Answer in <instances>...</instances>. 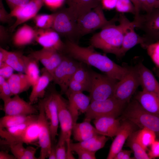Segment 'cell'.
Instances as JSON below:
<instances>
[{
	"mask_svg": "<svg viewBox=\"0 0 159 159\" xmlns=\"http://www.w3.org/2000/svg\"><path fill=\"white\" fill-rule=\"evenodd\" d=\"M64 43L63 54L79 62L93 67L118 81L128 71L129 67L117 64L106 55L96 51L90 45L82 47L67 39Z\"/></svg>",
	"mask_w": 159,
	"mask_h": 159,
	"instance_id": "obj_1",
	"label": "cell"
},
{
	"mask_svg": "<svg viewBox=\"0 0 159 159\" xmlns=\"http://www.w3.org/2000/svg\"><path fill=\"white\" fill-rule=\"evenodd\" d=\"M119 24H110L94 34L90 40V45L106 53L117 57L122 46L126 27L130 21L122 13L118 18Z\"/></svg>",
	"mask_w": 159,
	"mask_h": 159,
	"instance_id": "obj_2",
	"label": "cell"
},
{
	"mask_svg": "<svg viewBox=\"0 0 159 159\" xmlns=\"http://www.w3.org/2000/svg\"><path fill=\"white\" fill-rule=\"evenodd\" d=\"M101 4L84 14L77 20L78 39L96 30L101 29L107 25L118 21L115 16L110 20L106 19Z\"/></svg>",
	"mask_w": 159,
	"mask_h": 159,
	"instance_id": "obj_3",
	"label": "cell"
},
{
	"mask_svg": "<svg viewBox=\"0 0 159 159\" xmlns=\"http://www.w3.org/2000/svg\"><path fill=\"white\" fill-rule=\"evenodd\" d=\"M124 116L127 120L142 129H148L159 134V116L146 111L136 100L129 105Z\"/></svg>",
	"mask_w": 159,
	"mask_h": 159,
	"instance_id": "obj_4",
	"label": "cell"
},
{
	"mask_svg": "<svg viewBox=\"0 0 159 159\" xmlns=\"http://www.w3.org/2000/svg\"><path fill=\"white\" fill-rule=\"evenodd\" d=\"M52 29L60 36L77 43L78 37L77 20L68 7L56 11Z\"/></svg>",
	"mask_w": 159,
	"mask_h": 159,
	"instance_id": "obj_5",
	"label": "cell"
},
{
	"mask_svg": "<svg viewBox=\"0 0 159 159\" xmlns=\"http://www.w3.org/2000/svg\"><path fill=\"white\" fill-rule=\"evenodd\" d=\"M91 83L89 97L91 102L102 101L113 97L118 81L105 74L90 71Z\"/></svg>",
	"mask_w": 159,
	"mask_h": 159,
	"instance_id": "obj_6",
	"label": "cell"
},
{
	"mask_svg": "<svg viewBox=\"0 0 159 159\" xmlns=\"http://www.w3.org/2000/svg\"><path fill=\"white\" fill-rule=\"evenodd\" d=\"M125 104L113 97L104 100L91 101L85 113L84 120L90 122L104 116L117 117Z\"/></svg>",
	"mask_w": 159,
	"mask_h": 159,
	"instance_id": "obj_7",
	"label": "cell"
},
{
	"mask_svg": "<svg viewBox=\"0 0 159 159\" xmlns=\"http://www.w3.org/2000/svg\"><path fill=\"white\" fill-rule=\"evenodd\" d=\"M135 28L144 33L143 37L148 45L159 41V8H155L145 14H140L133 21Z\"/></svg>",
	"mask_w": 159,
	"mask_h": 159,
	"instance_id": "obj_8",
	"label": "cell"
},
{
	"mask_svg": "<svg viewBox=\"0 0 159 159\" xmlns=\"http://www.w3.org/2000/svg\"><path fill=\"white\" fill-rule=\"evenodd\" d=\"M58 112L59 122L61 128L59 138L65 141L67 146V159L75 158L70 149L71 137L73 126L72 118L67 104L61 95L54 92Z\"/></svg>",
	"mask_w": 159,
	"mask_h": 159,
	"instance_id": "obj_9",
	"label": "cell"
},
{
	"mask_svg": "<svg viewBox=\"0 0 159 159\" xmlns=\"http://www.w3.org/2000/svg\"><path fill=\"white\" fill-rule=\"evenodd\" d=\"M140 86L139 75L135 66L129 67L126 75L117 82L113 97L126 104L130 100L138 87Z\"/></svg>",
	"mask_w": 159,
	"mask_h": 159,
	"instance_id": "obj_10",
	"label": "cell"
},
{
	"mask_svg": "<svg viewBox=\"0 0 159 159\" xmlns=\"http://www.w3.org/2000/svg\"><path fill=\"white\" fill-rule=\"evenodd\" d=\"M38 122L39 127L38 142L40 147V159L48 158L51 151L52 140L49 122L46 116L42 100L39 104Z\"/></svg>",
	"mask_w": 159,
	"mask_h": 159,
	"instance_id": "obj_11",
	"label": "cell"
},
{
	"mask_svg": "<svg viewBox=\"0 0 159 159\" xmlns=\"http://www.w3.org/2000/svg\"><path fill=\"white\" fill-rule=\"evenodd\" d=\"M43 0H32L28 4L11 11V15L16 20L9 29L12 32L19 25L34 18L44 4Z\"/></svg>",
	"mask_w": 159,
	"mask_h": 159,
	"instance_id": "obj_12",
	"label": "cell"
},
{
	"mask_svg": "<svg viewBox=\"0 0 159 159\" xmlns=\"http://www.w3.org/2000/svg\"><path fill=\"white\" fill-rule=\"evenodd\" d=\"M35 40L43 48L56 50L62 53L65 43L60 36L52 28L36 29Z\"/></svg>",
	"mask_w": 159,
	"mask_h": 159,
	"instance_id": "obj_13",
	"label": "cell"
},
{
	"mask_svg": "<svg viewBox=\"0 0 159 159\" xmlns=\"http://www.w3.org/2000/svg\"><path fill=\"white\" fill-rule=\"evenodd\" d=\"M14 96L4 102L3 111L5 115H30L37 112L32 104L27 102L19 95Z\"/></svg>",
	"mask_w": 159,
	"mask_h": 159,
	"instance_id": "obj_14",
	"label": "cell"
},
{
	"mask_svg": "<svg viewBox=\"0 0 159 159\" xmlns=\"http://www.w3.org/2000/svg\"><path fill=\"white\" fill-rule=\"evenodd\" d=\"M29 55L40 62L52 75L63 59L62 53L55 50L43 48L40 50L32 52Z\"/></svg>",
	"mask_w": 159,
	"mask_h": 159,
	"instance_id": "obj_15",
	"label": "cell"
},
{
	"mask_svg": "<svg viewBox=\"0 0 159 159\" xmlns=\"http://www.w3.org/2000/svg\"><path fill=\"white\" fill-rule=\"evenodd\" d=\"M45 115L49 122L51 139H55L59 124L57 105L54 93L42 100Z\"/></svg>",
	"mask_w": 159,
	"mask_h": 159,
	"instance_id": "obj_16",
	"label": "cell"
},
{
	"mask_svg": "<svg viewBox=\"0 0 159 159\" xmlns=\"http://www.w3.org/2000/svg\"><path fill=\"white\" fill-rule=\"evenodd\" d=\"M69 100L68 107L72 115L73 125L77 123L79 116L85 113L91 102L90 98L83 92L71 93L66 95Z\"/></svg>",
	"mask_w": 159,
	"mask_h": 159,
	"instance_id": "obj_17",
	"label": "cell"
},
{
	"mask_svg": "<svg viewBox=\"0 0 159 159\" xmlns=\"http://www.w3.org/2000/svg\"><path fill=\"white\" fill-rule=\"evenodd\" d=\"M135 28L133 21H130L125 29L122 46L117 57H122L129 50L138 44H140L143 48H146L147 44L145 38L136 32Z\"/></svg>",
	"mask_w": 159,
	"mask_h": 159,
	"instance_id": "obj_18",
	"label": "cell"
},
{
	"mask_svg": "<svg viewBox=\"0 0 159 159\" xmlns=\"http://www.w3.org/2000/svg\"><path fill=\"white\" fill-rule=\"evenodd\" d=\"M134 125L127 120L121 123L119 130L111 144L107 159H114L117 153L122 149L126 140L134 132Z\"/></svg>",
	"mask_w": 159,
	"mask_h": 159,
	"instance_id": "obj_19",
	"label": "cell"
},
{
	"mask_svg": "<svg viewBox=\"0 0 159 159\" xmlns=\"http://www.w3.org/2000/svg\"><path fill=\"white\" fill-rule=\"evenodd\" d=\"M138 72L142 90L159 97V82L149 69L141 62L135 66Z\"/></svg>",
	"mask_w": 159,
	"mask_h": 159,
	"instance_id": "obj_20",
	"label": "cell"
},
{
	"mask_svg": "<svg viewBox=\"0 0 159 159\" xmlns=\"http://www.w3.org/2000/svg\"><path fill=\"white\" fill-rule=\"evenodd\" d=\"M93 123L100 135L110 137L115 136L121 125L119 119L112 116L97 117L94 119Z\"/></svg>",
	"mask_w": 159,
	"mask_h": 159,
	"instance_id": "obj_21",
	"label": "cell"
},
{
	"mask_svg": "<svg viewBox=\"0 0 159 159\" xmlns=\"http://www.w3.org/2000/svg\"><path fill=\"white\" fill-rule=\"evenodd\" d=\"M38 118L11 127L0 128V135L3 139L2 141L3 144L9 145L12 144L21 143L22 138L27 128L32 122L37 120Z\"/></svg>",
	"mask_w": 159,
	"mask_h": 159,
	"instance_id": "obj_22",
	"label": "cell"
},
{
	"mask_svg": "<svg viewBox=\"0 0 159 159\" xmlns=\"http://www.w3.org/2000/svg\"><path fill=\"white\" fill-rule=\"evenodd\" d=\"M52 81H53L52 75L44 67L42 69L41 75L32 86V90L29 97V102L32 104L39 98H43L46 88Z\"/></svg>",
	"mask_w": 159,
	"mask_h": 159,
	"instance_id": "obj_23",
	"label": "cell"
},
{
	"mask_svg": "<svg viewBox=\"0 0 159 159\" xmlns=\"http://www.w3.org/2000/svg\"><path fill=\"white\" fill-rule=\"evenodd\" d=\"M68 8L77 20L101 4L97 0H66Z\"/></svg>",
	"mask_w": 159,
	"mask_h": 159,
	"instance_id": "obj_24",
	"label": "cell"
},
{
	"mask_svg": "<svg viewBox=\"0 0 159 159\" xmlns=\"http://www.w3.org/2000/svg\"><path fill=\"white\" fill-rule=\"evenodd\" d=\"M72 59L71 57L63 54V59L61 62L55 68L52 74L53 81L59 86L62 93L65 94L66 92L65 82Z\"/></svg>",
	"mask_w": 159,
	"mask_h": 159,
	"instance_id": "obj_25",
	"label": "cell"
},
{
	"mask_svg": "<svg viewBox=\"0 0 159 159\" xmlns=\"http://www.w3.org/2000/svg\"><path fill=\"white\" fill-rule=\"evenodd\" d=\"M84 120L81 123L73 125L72 134L74 139L79 142L89 139L95 136L100 135L99 132L90 123Z\"/></svg>",
	"mask_w": 159,
	"mask_h": 159,
	"instance_id": "obj_26",
	"label": "cell"
},
{
	"mask_svg": "<svg viewBox=\"0 0 159 159\" xmlns=\"http://www.w3.org/2000/svg\"><path fill=\"white\" fill-rule=\"evenodd\" d=\"M135 99L146 111L159 116V97L157 96L142 90L137 93Z\"/></svg>",
	"mask_w": 159,
	"mask_h": 159,
	"instance_id": "obj_27",
	"label": "cell"
},
{
	"mask_svg": "<svg viewBox=\"0 0 159 159\" xmlns=\"http://www.w3.org/2000/svg\"><path fill=\"white\" fill-rule=\"evenodd\" d=\"M36 29L25 24L19 28L14 34L12 41L16 46L21 47L32 43L35 40Z\"/></svg>",
	"mask_w": 159,
	"mask_h": 159,
	"instance_id": "obj_28",
	"label": "cell"
},
{
	"mask_svg": "<svg viewBox=\"0 0 159 159\" xmlns=\"http://www.w3.org/2000/svg\"><path fill=\"white\" fill-rule=\"evenodd\" d=\"M108 139V138L106 136L97 135L82 141L76 143H71L70 149L72 151L75 148H81L96 152L104 146Z\"/></svg>",
	"mask_w": 159,
	"mask_h": 159,
	"instance_id": "obj_29",
	"label": "cell"
},
{
	"mask_svg": "<svg viewBox=\"0 0 159 159\" xmlns=\"http://www.w3.org/2000/svg\"><path fill=\"white\" fill-rule=\"evenodd\" d=\"M7 81L13 95H19L32 86L26 75L22 72L14 73Z\"/></svg>",
	"mask_w": 159,
	"mask_h": 159,
	"instance_id": "obj_30",
	"label": "cell"
},
{
	"mask_svg": "<svg viewBox=\"0 0 159 159\" xmlns=\"http://www.w3.org/2000/svg\"><path fill=\"white\" fill-rule=\"evenodd\" d=\"M4 55V62L19 72H24V63L23 54L18 51H8L0 47Z\"/></svg>",
	"mask_w": 159,
	"mask_h": 159,
	"instance_id": "obj_31",
	"label": "cell"
},
{
	"mask_svg": "<svg viewBox=\"0 0 159 159\" xmlns=\"http://www.w3.org/2000/svg\"><path fill=\"white\" fill-rule=\"evenodd\" d=\"M23 59L24 63V72L32 86L40 76L38 64L39 61L29 55L27 56L24 55Z\"/></svg>",
	"mask_w": 159,
	"mask_h": 159,
	"instance_id": "obj_32",
	"label": "cell"
},
{
	"mask_svg": "<svg viewBox=\"0 0 159 159\" xmlns=\"http://www.w3.org/2000/svg\"><path fill=\"white\" fill-rule=\"evenodd\" d=\"M38 116L34 114L30 115H5L0 119V128L11 127L30 120L37 119Z\"/></svg>",
	"mask_w": 159,
	"mask_h": 159,
	"instance_id": "obj_33",
	"label": "cell"
},
{
	"mask_svg": "<svg viewBox=\"0 0 159 159\" xmlns=\"http://www.w3.org/2000/svg\"><path fill=\"white\" fill-rule=\"evenodd\" d=\"M23 143H17L9 145L13 155L17 159H36L37 149L32 146L24 147Z\"/></svg>",
	"mask_w": 159,
	"mask_h": 159,
	"instance_id": "obj_34",
	"label": "cell"
},
{
	"mask_svg": "<svg viewBox=\"0 0 159 159\" xmlns=\"http://www.w3.org/2000/svg\"><path fill=\"white\" fill-rule=\"evenodd\" d=\"M137 141L146 150L148 147L156 140V134L153 131L143 128L135 132Z\"/></svg>",
	"mask_w": 159,
	"mask_h": 159,
	"instance_id": "obj_35",
	"label": "cell"
},
{
	"mask_svg": "<svg viewBox=\"0 0 159 159\" xmlns=\"http://www.w3.org/2000/svg\"><path fill=\"white\" fill-rule=\"evenodd\" d=\"M128 139V145L133 153L135 159H150L146 150L137 140L135 132H134Z\"/></svg>",
	"mask_w": 159,
	"mask_h": 159,
	"instance_id": "obj_36",
	"label": "cell"
},
{
	"mask_svg": "<svg viewBox=\"0 0 159 159\" xmlns=\"http://www.w3.org/2000/svg\"><path fill=\"white\" fill-rule=\"evenodd\" d=\"M39 127L38 119L32 122L28 127L22 138L21 143L32 144L38 141Z\"/></svg>",
	"mask_w": 159,
	"mask_h": 159,
	"instance_id": "obj_37",
	"label": "cell"
},
{
	"mask_svg": "<svg viewBox=\"0 0 159 159\" xmlns=\"http://www.w3.org/2000/svg\"><path fill=\"white\" fill-rule=\"evenodd\" d=\"M81 63L72 79L86 86L89 92L91 80L90 71L87 69Z\"/></svg>",
	"mask_w": 159,
	"mask_h": 159,
	"instance_id": "obj_38",
	"label": "cell"
},
{
	"mask_svg": "<svg viewBox=\"0 0 159 159\" xmlns=\"http://www.w3.org/2000/svg\"><path fill=\"white\" fill-rule=\"evenodd\" d=\"M54 16V13L51 14H37L33 19L38 28L48 29L52 28Z\"/></svg>",
	"mask_w": 159,
	"mask_h": 159,
	"instance_id": "obj_39",
	"label": "cell"
},
{
	"mask_svg": "<svg viewBox=\"0 0 159 159\" xmlns=\"http://www.w3.org/2000/svg\"><path fill=\"white\" fill-rule=\"evenodd\" d=\"M146 49L156 67L159 69V41L150 44Z\"/></svg>",
	"mask_w": 159,
	"mask_h": 159,
	"instance_id": "obj_40",
	"label": "cell"
},
{
	"mask_svg": "<svg viewBox=\"0 0 159 159\" xmlns=\"http://www.w3.org/2000/svg\"><path fill=\"white\" fill-rule=\"evenodd\" d=\"M115 9L117 12L121 13H130L135 14L134 6L130 0H117Z\"/></svg>",
	"mask_w": 159,
	"mask_h": 159,
	"instance_id": "obj_41",
	"label": "cell"
},
{
	"mask_svg": "<svg viewBox=\"0 0 159 159\" xmlns=\"http://www.w3.org/2000/svg\"><path fill=\"white\" fill-rule=\"evenodd\" d=\"M13 96L9 85L5 78L0 76V98L4 102Z\"/></svg>",
	"mask_w": 159,
	"mask_h": 159,
	"instance_id": "obj_42",
	"label": "cell"
},
{
	"mask_svg": "<svg viewBox=\"0 0 159 159\" xmlns=\"http://www.w3.org/2000/svg\"><path fill=\"white\" fill-rule=\"evenodd\" d=\"M86 91L89 92V90L80 83L72 79L68 85V89L65 94Z\"/></svg>",
	"mask_w": 159,
	"mask_h": 159,
	"instance_id": "obj_43",
	"label": "cell"
},
{
	"mask_svg": "<svg viewBox=\"0 0 159 159\" xmlns=\"http://www.w3.org/2000/svg\"><path fill=\"white\" fill-rule=\"evenodd\" d=\"M57 159H67V146L66 142L59 138L55 146Z\"/></svg>",
	"mask_w": 159,
	"mask_h": 159,
	"instance_id": "obj_44",
	"label": "cell"
},
{
	"mask_svg": "<svg viewBox=\"0 0 159 159\" xmlns=\"http://www.w3.org/2000/svg\"><path fill=\"white\" fill-rule=\"evenodd\" d=\"M14 17L6 10L3 2V0H0V21L3 24H11L14 23Z\"/></svg>",
	"mask_w": 159,
	"mask_h": 159,
	"instance_id": "obj_45",
	"label": "cell"
},
{
	"mask_svg": "<svg viewBox=\"0 0 159 159\" xmlns=\"http://www.w3.org/2000/svg\"><path fill=\"white\" fill-rule=\"evenodd\" d=\"M75 152L77 154L79 159H95V152H93L81 148H75L72 151Z\"/></svg>",
	"mask_w": 159,
	"mask_h": 159,
	"instance_id": "obj_46",
	"label": "cell"
},
{
	"mask_svg": "<svg viewBox=\"0 0 159 159\" xmlns=\"http://www.w3.org/2000/svg\"><path fill=\"white\" fill-rule=\"evenodd\" d=\"M44 4L48 8L52 10L60 9L64 4L66 2V0H43Z\"/></svg>",
	"mask_w": 159,
	"mask_h": 159,
	"instance_id": "obj_47",
	"label": "cell"
},
{
	"mask_svg": "<svg viewBox=\"0 0 159 159\" xmlns=\"http://www.w3.org/2000/svg\"><path fill=\"white\" fill-rule=\"evenodd\" d=\"M14 70L10 66L5 62L0 65V76L8 79L14 73Z\"/></svg>",
	"mask_w": 159,
	"mask_h": 159,
	"instance_id": "obj_48",
	"label": "cell"
},
{
	"mask_svg": "<svg viewBox=\"0 0 159 159\" xmlns=\"http://www.w3.org/2000/svg\"><path fill=\"white\" fill-rule=\"evenodd\" d=\"M148 154L150 159L159 157V141L155 140L150 145Z\"/></svg>",
	"mask_w": 159,
	"mask_h": 159,
	"instance_id": "obj_49",
	"label": "cell"
},
{
	"mask_svg": "<svg viewBox=\"0 0 159 159\" xmlns=\"http://www.w3.org/2000/svg\"><path fill=\"white\" fill-rule=\"evenodd\" d=\"M32 0H5L11 11L15 8L25 5Z\"/></svg>",
	"mask_w": 159,
	"mask_h": 159,
	"instance_id": "obj_50",
	"label": "cell"
},
{
	"mask_svg": "<svg viewBox=\"0 0 159 159\" xmlns=\"http://www.w3.org/2000/svg\"><path fill=\"white\" fill-rule=\"evenodd\" d=\"M9 34L6 27L2 25H0V42L1 44L5 43L8 40Z\"/></svg>",
	"mask_w": 159,
	"mask_h": 159,
	"instance_id": "obj_51",
	"label": "cell"
},
{
	"mask_svg": "<svg viewBox=\"0 0 159 159\" xmlns=\"http://www.w3.org/2000/svg\"><path fill=\"white\" fill-rule=\"evenodd\" d=\"M117 0H101V3L103 9L111 10L115 8Z\"/></svg>",
	"mask_w": 159,
	"mask_h": 159,
	"instance_id": "obj_52",
	"label": "cell"
},
{
	"mask_svg": "<svg viewBox=\"0 0 159 159\" xmlns=\"http://www.w3.org/2000/svg\"><path fill=\"white\" fill-rule=\"evenodd\" d=\"M133 4L135 9V13L134 18L137 17L140 14L141 9L140 4L139 0H130Z\"/></svg>",
	"mask_w": 159,
	"mask_h": 159,
	"instance_id": "obj_53",
	"label": "cell"
},
{
	"mask_svg": "<svg viewBox=\"0 0 159 159\" xmlns=\"http://www.w3.org/2000/svg\"><path fill=\"white\" fill-rule=\"evenodd\" d=\"M157 0H147V9L146 12L151 11L155 8Z\"/></svg>",
	"mask_w": 159,
	"mask_h": 159,
	"instance_id": "obj_54",
	"label": "cell"
},
{
	"mask_svg": "<svg viewBox=\"0 0 159 159\" xmlns=\"http://www.w3.org/2000/svg\"><path fill=\"white\" fill-rule=\"evenodd\" d=\"M15 156L3 151L0 152V159H15Z\"/></svg>",
	"mask_w": 159,
	"mask_h": 159,
	"instance_id": "obj_55",
	"label": "cell"
},
{
	"mask_svg": "<svg viewBox=\"0 0 159 159\" xmlns=\"http://www.w3.org/2000/svg\"><path fill=\"white\" fill-rule=\"evenodd\" d=\"M48 158L49 159H57L55 146L52 145Z\"/></svg>",
	"mask_w": 159,
	"mask_h": 159,
	"instance_id": "obj_56",
	"label": "cell"
},
{
	"mask_svg": "<svg viewBox=\"0 0 159 159\" xmlns=\"http://www.w3.org/2000/svg\"><path fill=\"white\" fill-rule=\"evenodd\" d=\"M140 4L141 9H142L146 12L147 9V0H139Z\"/></svg>",
	"mask_w": 159,
	"mask_h": 159,
	"instance_id": "obj_57",
	"label": "cell"
},
{
	"mask_svg": "<svg viewBox=\"0 0 159 159\" xmlns=\"http://www.w3.org/2000/svg\"><path fill=\"white\" fill-rule=\"evenodd\" d=\"M126 151L122 149L117 153L114 159H122Z\"/></svg>",
	"mask_w": 159,
	"mask_h": 159,
	"instance_id": "obj_58",
	"label": "cell"
},
{
	"mask_svg": "<svg viewBox=\"0 0 159 159\" xmlns=\"http://www.w3.org/2000/svg\"><path fill=\"white\" fill-rule=\"evenodd\" d=\"M132 150H126V152L122 158V159H132L130 157Z\"/></svg>",
	"mask_w": 159,
	"mask_h": 159,
	"instance_id": "obj_59",
	"label": "cell"
},
{
	"mask_svg": "<svg viewBox=\"0 0 159 159\" xmlns=\"http://www.w3.org/2000/svg\"><path fill=\"white\" fill-rule=\"evenodd\" d=\"M4 62V55L2 50L0 48V65Z\"/></svg>",
	"mask_w": 159,
	"mask_h": 159,
	"instance_id": "obj_60",
	"label": "cell"
},
{
	"mask_svg": "<svg viewBox=\"0 0 159 159\" xmlns=\"http://www.w3.org/2000/svg\"><path fill=\"white\" fill-rule=\"evenodd\" d=\"M153 70L156 76L159 79V69L155 67L153 68Z\"/></svg>",
	"mask_w": 159,
	"mask_h": 159,
	"instance_id": "obj_61",
	"label": "cell"
},
{
	"mask_svg": "<svg viewBox=\"0 0 159 159\" xmlns=\"http://www.w3.org/2000/svg\"><path fill=\"white\" fill-rule=\"evenodd\" d=\"M159 8V0H157V4L155 8Z\"/></svg>",
	"mask_w": 159,
	"mask_h": 159,
	"instance_id": "obj_62",
	"label": "cell"
},
{
	"mask_svg": "<svg viewBox=\"0 0 159 159\" xmlns=\"http://www.w3.org/2000/svg\"><path fill=\"white\" fill-rule=\"evenodd\" d=\"M98 0V1H101V0Z\"/></svg>",
	"mask_w": 159,
	"mask_h": 159,
	"instance_id": "obj_63",
	"label": "cell"
}]
</instances>
